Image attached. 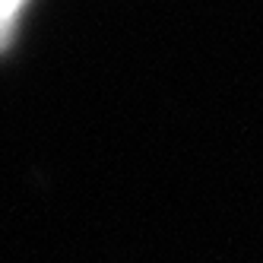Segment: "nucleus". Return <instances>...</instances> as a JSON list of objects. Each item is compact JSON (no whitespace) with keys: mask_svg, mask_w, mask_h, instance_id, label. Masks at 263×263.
Here are the masks:
<instances>
[{"mask_svg":"<svg viewBox=\"0 0 263 263\" xmlns=\"http://www.w3.org/2000/svg\"><path fill=\"white\" fill-rule=\"evenodd\" d=\"M26 0H0V51L10 45V35L16 29V16H20Z\"/></svg>","mask_w":263,"mask_h":263,"instance_id":"1","label":"nucleus"}]
</instances>
